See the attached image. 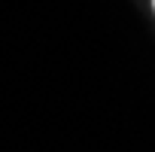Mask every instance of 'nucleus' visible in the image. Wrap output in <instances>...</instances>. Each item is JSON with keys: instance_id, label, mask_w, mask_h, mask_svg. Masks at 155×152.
<instances>
[{"instance_id": "f257e3e1", "label": "nucleus", "mask_w": 155, "mask_h": 152, "mask_svg": "<svg viewBox=\"0 0 155 152\" xmlns=\"http://www.w3.org/2000/svg\"><path fill=\"white\" fill-rule=\"evenodd\" d=\"M149 3H152V12H155V0H149Z\"/></svg>"}]
</instances>
